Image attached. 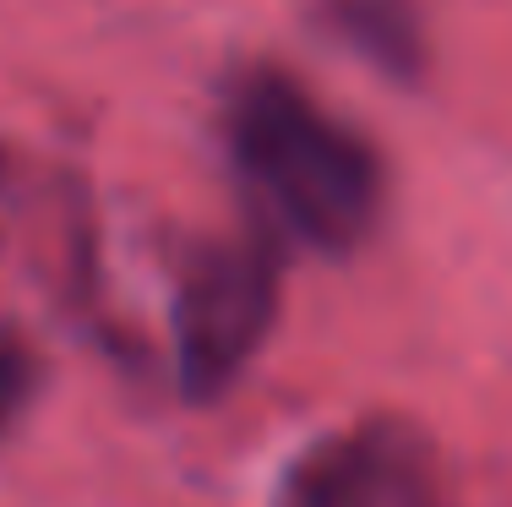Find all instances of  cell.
<instances>
[{"label": "cell", "mask_w": 512, "mask_h": 507, "mask_svg": "<svg viewBox=\"0 0 512 507\" xmlns=\"http://www.w3.org/2000/svg\"><path fill=\"white\" fill-rule=\"evenodd\" d=\"M229 148L273 219L316 251H349L376 229L382 164L311 88L251 66L229 88Z\"/></svg>", "instance_id": "cell-1"}, {"label": "cell", "mask_w": 512, "mask_h": 507, "mask_svg": "<svg viewBox=\"0 0 512 507\" xmlns=\"http://www.w3.org/2000/svg\"><path fill=\"white\" fill-rule=\"evenodd\" d=\"M278 317V262L262 240L213 246L175 300V360L191 398L224 393Z\"/></svg>", "instance_id": "cell-2"}, {"label": "cell", "mask_w": 512, "mask_h": 507, "mask_svg": "<svg viewBox=\"0 0 512 507\" xmlns=\"http://www.w3.org/2000/svg\"><path fill=\"white\" fill-rule=\"evenodd\" d=\"M273 507H453L431 437L404 415H365L289 464Z\"/></svg>", "instance_id": "cell-3"}, {"label": "cell", "mask_w": 512, "mask_h": 507, "mask_svg": "<svg viewBox=\"0 0 512 507\" xmlns=\"http://www.w3.org/2000/svg\"><path fill=\"white\" fill-rule=\"evenodd\" d=\"M17 388H22V366H17V360L0 355V409H6L11 398H17Z\"/></svg>", "instance_id": "cell-4"}]
</instances>
